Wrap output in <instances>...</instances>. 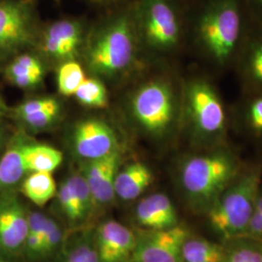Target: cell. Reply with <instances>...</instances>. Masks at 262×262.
Masks as SVG:
<instances>
[{
    "label": "cell",
    "instance_id": "obj_37",
    "mask_svg": "<svg viewBox=\"0 0 262 262\" xmlns=\"http://www.w3.org/2000/svg\"><path fill=\"white\" fill-rule=\"evenodd\" d=\"M28 1H32V0H28Z\"/></svg>",
    "mask_w": 262,
    "mask_h": 262
},
{
    "label": "cell",
    "instance_id": "obj_12",
    "mask_svg": "<svg viewBox=\"0 0 262 262\" xmlns=\"http://www.w3.org/2000/svg\"><path fill=\"white\" fill-rule=\"evenodd\" d=\"M101 262H131L137 235L115 220H109L98 226L94 238Z\"/></svg>",
    "mask_w": 262,
    "mask_h": 262
},
{
    "label": "cell",
    "instance_id": "obj_29",
    "mask_svg": "<svg viewBox=\"0 0 262 262\" xmlns=\"http://www.w3.org/2000/svg\"><path fill=\"white\" fill-rule=\"evenodd\" d=\"M63 240V232L60 225L52 217H48L47 226L43 236L42 258L53 255L60 247Z\"/></svg>",
    "mask_w": 262,
    "mask_h": 262
},
{
    "label": "cell",
    "instance_id": "obj_28",
    "mask_svg": "<svg viewBox=\"0 0 262 262\" xmlns=\"http://www.w3.org/2000/svg\"><path fill=\"white\" fill-rule=\"evenodd\" d=\"M62 262H101L94 239L83 237L68 245Z\"/></svg>",
    "mask_w": 262,
    "mask_h": 262
},
{
    "label": "cell",
    "instance_id": "obj_1",
    "mask_svg": "<svg viewBox=\"0 0 262 262\" xmlns=\"http://www.w3.org/2000/svg\"><path fill=\"white\" fill-rule=\"evenodd\" d=\"M242 169L237 156L225 144L182 159L179 184L191 209L206 215Z\"/></svg>",
    "mask_w": 262,
    "mask_h": 262
},
{
    "label": "cell",
    "instance_id": "obj_13",
    "mask_svg": "<svg viewBox=\"0 0 262 262\" xmlns=\"http://www.w3.org/2000/svg\"><path fill=\"white\" fill-rule=\"evenodd\" d=\"M122 159L121 149L114 150L101 159L85 160L81 173L83 174L94 198V205L102 206L115 198V179Z\"/></svg>",
    "mask_w": 262,
    "mask_h": 262
},
{
    "label": "cell",
    "instance_id": "obj_27",
    "mask_svg": "<svg viewBox=\"0 0 262 262\" xmlns=\"http://www.w3.org/2000/svg\"><path fill=\"white\" fill-rule=\"evenodd\" d=\"M86 78L82 66L74 59L67 60L58 67L56 83L59 94L63 96H72Z\"/></svg>",
    "mask_w": 262,
    "mask_h": 262
},
{
    "label": "cell",
    "instance_id": "obj_7",
    "mask_svg": "<svg viewBox=\"0 0 262 262\" xmlns=\"http://www.w3.org/2000/svg\"><path fill=\"white\" fill-rule=\"evenodd\" d=\"M134 19L139 35L151 50L165 53L178 46L181 23L171 0H141Z\"/></svg>",
    "mask_w": 262,
    "mask_h": 262
},
{
    "label": "cell",
    "instance_id": "obj_34",
    "mask_svg": "<svg viewBox=\"0 0 262 262\" xmlns=\"http://www.w3.org/2000/svg\"><path fill=\"white\" fill-rule=\"evenodd\" d=\"M0 262H9V260L5 257L4 254H1V253H0Z\"/></svg>",
    "mask_w": 262,
    "mask_h": 262
},
{
    "label": "cell",
    "instance_id": "obj_3",
    "mask_svg": "<svg viewBox=\"0 0 262 262\" xmlns=\"http://www.w3.org/2000/svg\"><path fill=\"white\" fill-rule=\"evenodd\" d=\"M182 116L199 150L225 145L228 117L222 96L205 77L187 80L182 96Z\"/></svg>",
    "mask_w": 262,
    "mask_h": 262
},
{
    "label": "cell",
    "instance_id": "obj_2",
    "mask_svg": "<svg viewBox=\"0 0 262 262\" xmlns=\"http://www.w3.org/2000/svg\"><path fill=\"white\" fill-rule=\"evenodd\" d=\"M239 0H209L195 25L197 47L207 61L224 69L235 62L244 39Z\"/></svg>",
    "mask_w": 262,
    "mask_h": 262
},
{
    "label": "cell",
    "instance_id": "obj_32",
    "mask_svg": "<svg viewBox=\"0 0 262 262\" xmlns=\"http://www.w3.org/2000/svg\"><path fill=\"white\" fill-rule=\"evenodd\" d=\"M4 139H5V134L4 131L0 127V157H1V152L3 150V146H4Z\"/></svg>",
    "mask_w": 262,
    "mask_h": 262
},
{
    "label": "cell",
    "instance_id": "obj_9",
    "mask_svg": "<svg viewBox=\"0 0 262 262\" xmlns=\"http://www.w3.org/2000/svg\"><path fill=\"white\" fill-rule=\"evenodd\" d=\"M188 230L180 224L167 229L147 230L137 236L131 262H183V246Z\"/></svg>",
    "mask_w": 262,
    "mask_h": 262
},
{
    "label": "cell",
    "instance_id": "obj_10",
    "mask_svg": "<svg viewBox=\"0 0 262 262\" xmlns=\"http://www.w3.org/2000/svg\"><path fill=\"white\" fill-rule=\"evenodd\" d=\"M76 156L84 161L101 159L120 149L116 132L99 119H86L77 122L70 135Z\"/></svg>",
    "mask_w": 262,
    "mask_h": 262
},
{
    "label": "cell",
    "instance_id": "obj_25",
    "mask_svg": "<svg viewBox=\"0 0 262 262\" xmlns=\"http://www.w3.org/2000/svg\"><path fill=\"white\" fill-rule=\"evenodd\" d=\"M226 250L205 238L188 236L183 246V262H224Z\"/></svg>",
    "mask_w": 262,
    "mask_h": 262
},
{
    "label": "cell",
    "instance_id": "obj_18",
    "mask_svg": "<svg viewBox=\"0 0 262 262\" xmlns=\"http://www.w3.org/2000/svg\"><path fill=\"white\" fill-rule=\"evenodd\" d=\"M61 114V105L48 96L27 100L14 109V115L28 128L44 130L53 126Z\"/></svg>",
    "mask_w": 262,
    "mask_h": 262
},
{
    "label": "cell",
    "instance_id": "obj_36",
    "mask_svg": "<svg viewBox=\"0 0 262 262\" xmlns=\"http://www.w3.org/2000/svg\"><path fill=\"white\" fill-rule=\"evenodd\" d=\"M98 1H101V2H110V1H113V0H98Z\"/></svg>",
    "mask_w": 262,
    "mask_h": 262
},
{
    "label": "cell",
    "instance_id": "obj_31",
    "mask_svg": "<svg viewBox=\"0 0 262 262\" xmlns=\"http://www.w3.org/2000/svg\"><path fill=\"white\" fill-rule=\"evenodd\" d=\"M8 113H9V109L0 95V122L6 117Z\"/></svg>",
    "mask_w": 262,
    "mask_h": 262
},
{
    "label": "cell",
    "instance_id": "obj_30",
    "mask_svg": "<svg viewBox=\"0 0 262 262\" xmlns=\"http://www.w3.org/2000/svg\"><path fill=\"white\" fill-rule=\"evenodd\" d=\"M224 262H262V248L252 245H238L227 252Z\"/></svg>",
    "mask_w": 262,
    "mask_h": 262
},
{
    "label": "cell",
    "instance_id": "obj_14",
    "mask_svg": "<svg viewBox=\"0 0 262 262\" xmlns=\"http://www.w3.org/2000/svg\"><path fill=\"white\" fill-rule=\"evenodd\" d=\"M84 29L75 19H60L53 23L44 32L42 46L49 57L60 63L74 60L79 55Z\"/></svg>",
    "mask_w": 262,
    "mask_h": 262
},
{
    "label": "cell",
    "instance_id": "obj_15",
    "mask_svg": "<svg viewBox=\"0 0 262 262\" xmlns=\"http://www.w3.org/2000/svg\"><path fill=\"white\" fill-rule=\"evenodd\" d=\"M56 197L60 212L71 225L84 223L95 208L91 189L81 171L60 184Z\"/></svg>",
    "mask_w": 262,
    "mask_h": 262
},
{
    "label": "cell",
    "instance_id": "obj_33",
    "mask_svg": "<svg viewBox=\"0 0 262 262\" xmlns=\"http://www.w3.org/2000/svg\"><path fill=\"white\" fill-rule=\"evenodd\" d=\"M256 205H257V207L262 211V188L260 189V192H259V194H258V197H257Z\"/></svg>",
    "mask_w": 262,
    "mask_h": 262
},
{
    "label": "cell",
    "instance_id": "obj_8",
    "mask_svg": "<svg viewBox=\"0 0 262 262\" xmlns=\"http://www.w3.org/2000/svg\"><path fill=\"white\" fill-rule=\"evenodd\" d=\"M28 2H0V56L28 47L35 37V24Z\"/></svg>",
    "mask_w": 262,
    "mask_h": 262
},
{
    "label": "cell",
    "instance_id": "obj_35",
    "mask_svg": "<svg viewBox=\"0 0 262 262\" xmlns=\"http://www.w3.org/2000/svg\"><path fill=\"white\" fill-rule=\"evenodd\" d=\"M257 4H258V6H260L262 8V0H254Z\"/></svg>",
    "mask_w": 262,
    "mask_h": 262
},
{
    "label": "cell",
    "instance_id": "obj_16",
    "mask_svg": "<svg viewBox=\"0 0 262 262\" xmlns=\"http://www.w3.org/2000/svg\"><path fill=\"white\" fill-rule=\"evenodd\" d=\"M248 93H262V26L244 36L235 60Z\"/></svg>",
    "mask_w": 262,
    "mask_h": 262
},
{
    "label": "cell",
    "instance_id": "obj_21",
    "mask_svg": "<svg viewBox=\"0 0 262 262\" xmlns=\"http://www.w3.org/2000/svg\"><path fill=\"white\" fill-rule=\"evenodd\" d=\"M5 76L11 84L18 88L32 89L43 81L45 67L36 56L23 54L6 67Z\"/></svg>",
    "mask_w": 262,
    "mask_h": 262
},
{
    "label": "cell",
    "instance_id": "obj_20",
    "mask_svg": "<svg viewBox=\"0 0 262 262\" xmlns=\"http://www.w3.org/2000/svg\"><path fill=\"white\" fill-rule=\"evenodd\" d=\"M27 140L25 135H16L0 157V193L12 190L28 175L23 154Z\"/></svg>",
    "mask_w": 262,
    "mask_h": 262
},
{
    "label": "cell",
    "instance_id": "obj_26",
    "mask_svg": "<svg viewBox=\"0 0 262 262\" xmlns=\"http://www.w3.org/2000/svg\"><path fill=\"white\" fill-rule=\"evenodd\" d=\"M74 96L79 103L88 108L101 109L108 105V94L103 83L97 77H86Z\"/></svg>",
    "mask_w": 262,
    "mask_h": 262
},
{
    "label": "cell",
    "instance_id": "obj_19",
    "mask_svg": "<svg viewBox=\"0 0 262 262\" xmlns=\"http://www.w3.org/2000/svg\"><path fill=\"white\" fill-rule=\"evenodd\" d=\"M155 180L152 170L143 161H133L119 169L115 179V195L123 201L140 197Z\"/></svg>",
    "mask_w": 262,
    "mask_h": 262
},
{
    "label": "cell",
    "instance_id": "obj_5",
    "mask_svg": "<svg viewBox=\"0 0 262 262\" xmlns=\"http://www.w3.org/2000/svg\"><path fill=\"white\" fill-rule=\"evenodd\" d=\"M262 168L242 169L207 213L216 234L225 240L244 238L261 189Z\"/></svg>",
    "mask_w": 262,
    "mask_h": 262
},
{
    "label": "cell",
    "instance_id": "obj_22",
    "mask_svg": "<svg viewBox=\"0 0 262 262\" xmlns=\"http://www.w3.org/2000/svg\"><path fill=\"white\" fill-rule=\"evenodd\" d=\"M24 161L28 173L51 172L58 168L63 161V154L56 148L27 140L24 145Z\"/></svg>",
    "mask_w": 262,
    "mask_h": 262
},
{
    "label": "cell",
    "instance_id": "obj_6",
    "mask_svg": "<svg viewBox=\"0 0 262 262\" xmlns=\"http://www.w3.org/2000/svg\"><path fill=\"white\" fill-rule=\"evenodd\" d=\"M133 121L145 134L163 139L177 127L182 117V99L167 79L155 78L139 85L131 95Z\"/></svg>",
    "mask_w": 262,
    "mask_h": 262
},
{
    "label": "cell",
    "instance_id": "obj_11",
    "mask_svg": "<svg viewBox=\"0 0 262 262\" xmlns=\"http://www.w3.org/2000/svg\"><path fill=\"white\" fill-rule=\"evenodd\" d=\"M28 213L12 190L0 193V253L17 255L24 252L28 232Z\"/></svg>",
    "mask_w": 262,
    "mask_h": 262
},
{
    "label": "cell",
    "instance_id": "obj_17",
    "mask_svg": "<svg viewBox=\"0 0 262 262\" xmlns=\"http://www.w3.org/2000/svg\"><path fill=\"white\" fill-rule=\"evenodd\" d=\"M135 220L147 230L167 229L179 225L178 213L172 200L161 192L141 199L135 208Z\"/></svg>",
    "mask_w": 262,
    "mask_h": 262
},
{
    "label": "cell",
    "instance_id": "obj_4",
    "mask_svg": "<svg viewBox=\"0 0 262 262\" xmlns=\"http://www.w3.org/2000/svg\"><path fill=\"white\" fill-rule=\"evenodd\" d=\"M137 33L135 19L128 15L109 20L85 48L89 71L97 78H112L127 70L137 55Z\"/></svg>",
    "mask_w": 262,
    "mask_h": 262
},
{
    "label": "cell",
    "instance_id": "obj_24",
    "mask_svg": "<svg viewBox=\"0 0 262 262\" xmlns=\"http://www.w3.org/2000/svg\"><path fill=\"white\" fill-rule=\"evenodd\" d=\"M236 115L237 122L247 134L262 139V93H248Z\"/></svg>",
    "mask_w": 262,
    "mask_h": 262
},
{
    "label": "cell",
    "instance_id": "obj_23",
    "mask_svg": "<svg viewBox=\"0 0 262 262\" xmlns=\"http://www.w3.org/2000/svg\"><path fill=\"white\" fill-rule=\"evenodd\" d=\"M20 191L34 205L43 207L56 197L57 186L53 173L31 172L23 180Z\"/></svg>",
    "mask_w": 262,
    "mask_h": 262
}]
</instances>
